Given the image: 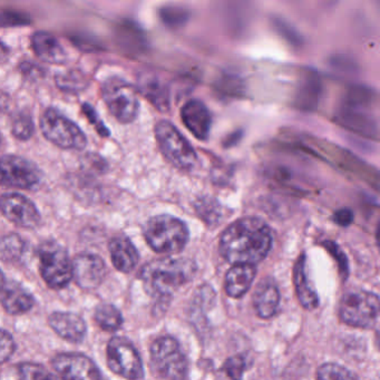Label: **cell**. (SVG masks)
Here are the masks:
<instances>
[{
	"mask_svg": "<svg viewBox=\"0 0 380 380\" xmlns=\"http://www.w3.org/2000/svg\"><path fill=\"white\" fill-rule=\"evenodd\" d=\"M273 236L258 218H243L229 225L220 238V254L231 264H257L271 251Z\"/></svg>",
	"mask_w": 380,
	"mask_h": 380,
	"instance_id": "6da1fadb",
	"label": "cell"
},
{
	"mask_svg": "<svg viewBox=\"0 0 380 380\" xmlns=\"http://www.w3.org/2000/svg\"><path fill=\"white\" fill-rule=\"evenodd\" d=\"M197 269V264L191 259L167 257L145 264L139 278L147 294L165 300L193 280Z\"/></svg>",
	"mask_w": 380,
	"mask_h": 380,
	"instance_id": "7a4b0ae2",
	"label": "cell"
},
{
	"mask_svg": "<svg viewBox=\"0 0 380 380\" xmlns=\"http://www.w3.org/2000/svg\"><path fill=\"white\" fill-rule=\"evenodd\" d=\"M147 245L158 254H176L189 242V229L185 223L169 214H160L147 220L143 228Z\"/></svg>",
	"mask_w": 380,
	"mask_h": 380,
	"instance_id": "3957f363",
	"label": "cell"
},
{
	"mask_svg": "<svg viewBox=\"0 0 380 380\" xmlns=\"http://www.w3.org/2000/svg\"><path fill=\"white\" fill-rule=\"evenodd\" d=\"M151 368L162 379H184L189 374V361L176 339L163 336L150 349Z\"/></svg>",
	"mask_w": 380,
	"mask_h": 380,
	"instance_id": "277c9868",
	"label": "cell"
},
{
	"mask_svg": "<svg viewBox=\"0 0 380 380\" xmlns=\"http://www.w3.org/2000/svg\"><path fill=\"white\" fill-rule=\"evenodd\" d=\"M39 271L54 290L66 288L73 279V260L66 249L56 241L44 242L38 249Z\"/></svg>",
	"mask_w": 380,
	"mask_h": 380,
	"instance_id": "5b68a950",
	"label": "cell"
},
{
	"mask_svg": "<svg viewBox=\"0 0 380 380\" xmlns=\"http://www.w3.org/2000/svg\"><path fill=\"white\" fill-rule=\"evenodd\" d=\"M155 137L160 151L173 167L184 171L197 167V152L172 123L160 121L155 126Z\"/></svg>",
	"mask_w": 380,
	"mask_h": 380,
	"instance_id": "8992f818",
	"label": "cell"
},
{
	"mask_svg": "<svg viewBox=\"0 0 380 380\" xmlns=\"http://www.w3.org/2000/svg\"><path fill=\"white\" fill-rule=\"evenodd\" d=\"M339 314L346 325L356 328L372 327L380 314V298L365 290L347 292L340 301Z\"/></svg>",
	"mask_w": 380,
	"mask_h": 380,
	"instance_id": "52a82bcc",
	"label": "cell"
},
{
	"mask_svg": "<svg viewBox=\"0 0 380 380\" xmlns=\"http://www.w3.org/2000/svg\"><path fill=\"white\" fill-rule=\"evenodd\" d=\"M40 130L48 141L65 150H83L86 146V136L75 123L61 112L48 109L40 119Z\"/></svg>",
	"mask_w": 380,
	"mask_h": 380,
	"instance_id": "ba28073f",
	"label": "cell"
},
{
	"mask_svg": "<svg viewBox=\"0 0 380 380\" xmlns=\"http://www.w3.org/2000/svg\"><path fill=\"white\" fill-rule=\"evenodd\" d=\"M102 95L109 113L123 124L133 122L139 114V102L135 89L120 77L104 82Z\"/></svg>",
	"mask_w": 380,
	"mask_h": 380,
	"instance_id": "9c48e42d",
	"label": "cell"
},
{
	"mask_svg": "<svg viewBox=\"0 0 380 380\" xmlns=\"http://www.w3.org/2000/svg\"><path fill=\"white\" fill-rule=\"evenodd\" d=\"M109 370L126 379L144 378V367L139 351L124 337H113L106 348Z\"/></svg>",
	"mask_w": 380,
	"mask_h": 380,
	"instance_id": "30bf717a",
	"label": "cell"
},
{
	"mask_svg": "<svg viewBox=\"0 0 380 380\" xmlns=\"http://www.w3.org/2000/svg\"><path fill=\"white\" fill-rule=\"evenodd\" d=\"M43 173L37 165L17 155L1 158V183L15 189L35 191L42 185Z\"/></svg>",
	"mask_w": 380,
	"mask_h": 380,
	"instance_id": "8fae6325",
	"label": "cell"
},
{
	"mask_svg": "<svg viewBox=\"0 0 380 380\" xmlns=\"http://www.w3.org/2000/svg\"><path fill=\"white\" fill-rule=\"evenodd\" d=\"M3 217L24 229H33L40 223L38 208L25 195L18 193H5L0 200Z\"/></svg>",
	"mask_w": 380,
	"mask_h": 380,
	"instance_id": "7c38bea8",
	"label": "cell"
},
{
	"mask_svg": "<svg viewBox=\"0 0 380 380\" xmlns=\"http://www.w3.org/2000/svg\"><path fill=\"white\" fill-rule=\"evenodd\" d=\"M52 367L65 379H100V368L83 354H59L52 359Z\"/></svg>",
	"mask_w": 380,
	"mask_h": 380,
	"instance_id": "4fadbf2b",
	"label": "cell"
},
{
	"mask_svg": "<svg viewBox=\"0 0 380 380\" xmlns=\"http://www.w3.org/2000/svg\"><path fill=\"white\" fill-rule=\"evenodd\" d=\"M105 262L103 259L93 253H82L73 259V280L83 290H94L105 279Z\"/></svg>",
	"mask_w": 380,
	"mask_h": 380,
	"instance_id": "5bb4252c",
	"label": "cell"
},
{
	"mask_svg": "<svg viewBox=\"0 0 380 380\" xmlns=\"http://www.w3.org/2000/svg\"><path fill=\"white\" fill-rule=\"evenodd\" d=\"M184 126L197 139L206 141L211 130L212 117L208 107L201 100H191L181 109Z\"/></svg>",
	"mask_w": 380,
	"mask_h": 380,
	"instance_id": "9a60e30c",
	"label": "cell"
},
{
	"mask_svg": "<svg viewBox=\"0 0 380 380\" xmlns=\"http://www.w3.org/2000/svg\"><path fill=\"white\" fill-rule=\"evenodd\" d=\"M50 328L66 342L78 344L86 336L87 327L83 318L74 312L56 311L48 318Z\"/></svg>",
	"mask_w": 380,
	"mask_h": 380,
	"instance_id": "2e32d148",
	"label": "cell"
},
{
	"mask_svg": "<svg viewBox=\"0 0 380 380\" xmlns=\"http://www.w3.org/2000/svg\"><path fill=\"white\" fill-rule=\"evenodd\" d=\"M33 296L20 283L13 280H6L3 275L1 282V305L3 310L11 316L26 314L33 307Z\"/></svg>",
	"mask_w": 380,
	"mask_h": 380,
	"instance_id": "e0dca14e",
	"label": "cell"
},
{
	"mask_svg": "<svg viewBox=\"0 0 380 380\" xmlns=\"http://www.w3.org/2000/svg\"><path fill=\"white\" fill-rule=\"evenodd\" d=\"M137 89L158 112H169V91L158 75L153 73H141L137 78Z\"/></svg>",
	"mask_w": 380,
	"mask_h": 380,
	"instance_id": "ac0fdd59",
	"label": "cell"
},
{
	"mask_svg": "<svg viewBox=\"0 0 380 380\" xmlns=\"http://www.w3.org/2000/svg\"><path fill=\"white\" fill-rule=\"evenodd\" d=\"M280 303V292L275 281L266 278L259 282L253 294V307L262 319L275 316Z\"/></svg>",
	"mask_w": 380,
	"mask_h": 380,
	"instance_id": "d6986e66",
	"label": "cell"
},
{
	"mask_svg": "<svg viewBox=\"0 0 380 380\" xmlns=\"http://www.w3.org/2000/svg\"><path fill=\"white\" fill-rule=\"evenodd\" d=\"M257 275L254 264H234L225 275V289L229 297L239 299L252 286Z\"/></svg>",
	"mask_w": 380,
	"mask_h": 380,
	"instance_id": "ffe728a7",
	"label": "cell"
},
{
	"mask_svg": "<svg viewBox=\"0 0 380 380\" xmlns=\"http://www.w3.org/2000/svg\"><path fill=\"white\" fill-rule=\"evenodd\" d=\"M31 47L43 61L48 64H64L67 54L59 39L46 31H37L31 37Z\"/></svg>",
	"mask_w": 380,
	"mask_h": 380,
	"instance_id": "44dd1931",
	"label": "cell"
},
{
	"mask_svg": "<svg viewBox=\"0 0 380 380\" xmlns=\"http://www.w3.org/2000/svg\"><path fill=\"white\" fill-rule=\"evenodd\" d=\"M109 254L113 266L123 273L133 271L139 264V254L128 236H115L109 242Z\"/></svg>",
	"mask_w": 380,
	"mask_h": 380,
	"instance_id": "7402d4cb",
	"label": "cell"
},
{
	"mask_svg": "<svg viewBox=\"0 0 380 380\" xmlns=\"http://www.w3.org/2000/svg\"><path fill=\"white\" fill-rule=\"evenodd\" d=\"M337 120L344 128H349L357 133L364 134V135H372L375 133V122L367 113V107L348 105L344 103L338 111Z\"/></svg>",
	"mask_w": 380,
	"mask_h": 380,
	"instance_id": "603a6c76",
	"label": "cell"
},
{
	"mask_svg": "<svg viewBox=\"0 0 380 380\" xmlns=\"http://www.w3.org/2000/svg\"><path fill=\"white\" fill-rule=\"evenodd\" d=\"M294 286H296L299 303H301L303 308L308 309V310L317 308L319 305V298H318L314 284L311 283L310 278L307 272L305 255H301L300 259H298L297 264L294 266Z\"/></svg>",
	"mask_w": 380,
	"mask_h": 380,
	"instance_id": "cb8c5ba5",
	"label": "cell"
},
{
	"mask_svg": "<svg viewBox=\"0 0 380 380\" xmlns=\"http://www.w3.org/2000/svg\"><path fill=\"white\" fill-rule=\"evenodd\" d=\"M114 36L115 42L126 53L142 54L146 50V37L134 22L126 20L119 24L115 28Z\"/></svg>",
	"mask_w": 380,
	"mask_h": 380,
	"instance_id": "d4e9b609",
	"label": "cell"
},
{
	"mask_svg": "<svg viewBox=\"0 0 380 380\" xmlns=\"http://www.w3.org/2000/svg\"><path fill=\"white\" fill-rule=\"evenodd\" d=\"M320 95H321V82L319 77L314 73H308L300 84L299 91L296 98L298 107L305 111L316 109L319 103Z\"/></svg>",
	"mask_w": 380,
	"mask_h": 380,
	"instance_id": "484cf974",
	"label": "cell"
},
{
	"mask_svg": "<svg viewBox=\"0 0 380 380\" xmlns=\"http://www.w3.org/2000/svg\"><path fill=\"white\" fill-rule=\"evenodd\" d=\"M94 319L98 327L109 333L119 330L124 322L121 311L111 303H102L98 305L95 309Z\"/></svg>",
	"mask_w": 380,
	"mask_h": 380,
	"instance_id": "4316f807",
	"label": "cell"
},
{
	"mask_svg": "<svg viewBox=\"0 0 380 380\" xmlns=\"http://www.w3.org/2000/svg\"><path fill=\"white\" fill-rule=\"evenodd\" d=\"M26 245L18 234H6L1 239V259L5 262H16L25 253Z\"/></svg>",
	"mask_w": 380,
	"mask_h": 380,
	"instance_id": "83f0119b",
	"label": "cell"
},
{
	"mask_svg": "<svg viewBox=\"0 0 380 380\" xmlns=\"http://www.w3.org/2000/svg\"><path fill=\"white\" fill-rule=\"evenodd\" d=\"M164 25L169 28H178L185 25L190 18L188 9L181 6H165L158 11Z\"/></svg>",
	"mask_w": 380,
	"mask_h": 380,
	"instance_id": "f1b7e54d",
	"label": "cell"
},
{
	"mask_svg": "<svg viewBox=\"0 0 380 380\" xmlns=\"http://www.w3.org/2000/svg\"><path fill=\"white\" fill-rule=\"evenodd\" d=\"M56 84L59 89L65 92H81L82 89H86V78L81 73L68 72L56 77Z\"/></svg>",
	"mask_w": 380,
	"mask_h": 380,
	"instance_id": "f546056e",
	"label": "cell"
},
{
	"mask_svg": "<svg viewBox=\"0 0 380 380\" xmlns=\"http://www.w3.org/2000/svg\"><path fill=\"white\" fill-rule=\"evenodd\" d=\"M317 378L321 380H347L357 379L358 377L340 365L325 364L319 367L317 372Z\"/></svg>",
	"mask_w": 380,
	"mask_h": 380,
	"instance_id": "4dcf8cb0",
	"label": "cell"
},
{
	"mask_svg": "<svg viewBox=\"0 0 380 380\" xmlns=\"http://www.w3.org/2000/svg\"><path fill=\"white\" fill-rule=\"evenodd\" d=\"M11 132L16 139L27 141L33 134V123L29 115L20 113L14 117L11 123Z\"/></svg>",
	"mask_w": 380,
	"mask_h": 380,
	"instance_id": "1f68e13d",
	"label": "cell"
},
{
	"mask_svg": "<svg viewBox=\"0 0 380 380\" xmlns=\"http://www.w3.org/2000/svg\"><path fill=\"white\" fill-rule=\"evenodd\" d=\"M17 372L22 379H53L55 375L50 374L44 366L33 363H22L17 367Z\"/></svg>",
	"mask_w": 380,
	"mask_h": 380,
	"instance_id": "d6a6232c",
	"label": "cell"
},
{
	"mask_svg": "<svg viewBox=\"0 0 380 380\" xmlns=\"http://www.w3.org/2000/svg\"><path fill=\"white\" fill-rule=\"evenodd\" d=\"M247 361L242 356H234L225 361L222 367V372L225 377L231 379H240L243 376Z\"/></svg>",
	"mask_w": 380,
	"mask_h": 380,
	"instance_id": "836d02e7",
	"label": "cell"
},
{
	"mask_svg": "<svg viewBox=\"0 0 380 380\" xmlns=\"http://www.w3.org/2000/svg\"><path fill=\"white\" fill-rule=\"evenodd\" d=\"M218 92L221 93L225 96H230V98H234V96H239L241 94L242 83L239 78L236 76H223L220 81H218L217 84Z\"/></svg>",
	"mask_w": 380,
	"mask_h": 380,
	"instance_id": "e575fe53",
	"label": "cell"
},
{
	"mask_svg": "<svg viewBox=\"0 0 380 380\" xmlns=\"http://www.w3.org/2000/svg\"><path fill=\"white\" fill-rule=\"evenodd\" d=\"M1 349H0V360L3 364H5L6 361L14 355L15 350H16V344H15L14 338L11 336L8 331L3 329L1 330Z\"/></svg>",
	"mask_w": 380,
	"mask_h": 380,
	"instance_id": "d590c367",
	"label": "cell"
},
{
	"mask_svg": "<svg viewBox=\"0 0 380 380\" xmlns=\"http://www.w3.org/2000/svg\"><path fill=\"white\" fill-rule=\"evenodd\" d=\"M28 17L20 13L13 10H3L1 15V26L3 27H16L28 24Z\"/></svg>",
	"mask_w": 380,
	"mask_h": 380,
	"instance_id": "8d00e7d4",
	"label": "cell"
},
{
	"mask_svg": "<svg viewBox=\"0 0 380 380\" xmlns=\"http://www.w3.org/2000/svg\"><path fill=\"white\" fill-rule=\"evenodd\" d=\"M83 112L84 114L86 115L87 119H89V122L92 123L94 128H96L98 133L102 136H109V132L107 128L104 126L103 122L100 120V117L96 114V112L94 111L92 106L89 105V104H84L83 105Z\"/></svg>",
	"mask_w": 380,
	"mask_h": 380,
	"instance_id": "74e56055",
	"label": "cell"
},
{
	"mask_svg": "<svg viewBox=\"0 0 380 380\" xmlns=\"http://www.w3.org/2000/svg\"><path fill=\"white\" fill-rule=\"evenodd\" d=\"M325 248H327L329 252L333 254V257H336L337 262H338L339 266H340V270H342V272H344V275H347L348 262L347 259L344 257V253L333 242H326Z\"/></svg>",
	"mask_w": 380,
	"mask_h": 380,
	"instance_id": "f35d334b",
	"label": "cell"
},
{
	"mask_svg": "<svg viewBox=\"0 0 380 380\" xmlns=\"http://www.w3.org/2000/svg\"><path fill=\"white\" fill-rule=\"evenodd\" d=\"M275 28H277V31H279V33L282 35L283 38H286L289 43H291V44L294 45L299 44L300 38L298 37L297 33H296V31L290 29L287 24L281 22V20H278V22H275Z\"/></svg>",
	"mask_w": 380,
	"mask_h": 380,
	"instance_id": "ab89813d",
	"label": "cell"
},
{
	"mask_svg": "<svg viewBox=\"0 0 380 380\" xmlns=\"http://www.w3.org/2000/svg\"><path fill=\"white\" fill-rule=\"evenodd\" d=\"M354 214L353 212L348 208H342L339 210L335 214V222L340 227H348L350 223L353 222Z\"/></svg>",
	"mask_w": 380,
	"mask_h": 380,
	"instance_id": "60d3db41",
	"label": "cell"
},
{
	"mask_svg": "<svg viewBox=\"0 0 380 380\" xmlns=\"http://www.w3.org/2000/svg\"><path fill=\"white\" fill-rule=\"evenodd\" d=\"M377 241H378V245H379V248H380V225H379V227H378Z\"/></svg>",
	"mask_w": 380,
	"mask_h": 380,
	"instance_id": "b9f144b4",
	"label": "cell"
},
{
	"mask_svg": "<svg viewBox=\"0 0 380 380\" xmlns=\"http://www.w3.org/2000/svg\"><path fill=\"white\" fill-rule=\"evenodd\" d=\"M377 339H378V344H379V347H380V331L379 333H378Z\"/></svg>",
	"mask_w": 380,
	"mask_h": 380,
	"instance_id": "7bdbcfd3",
	"label": "cell"
}]
</instances>
